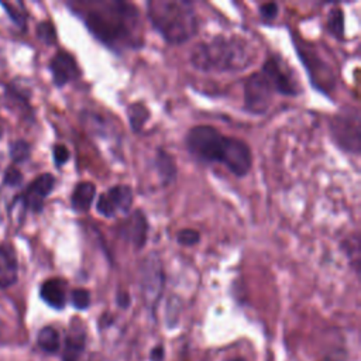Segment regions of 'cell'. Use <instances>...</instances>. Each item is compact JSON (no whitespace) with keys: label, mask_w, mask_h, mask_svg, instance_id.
Segmentation results:
<instances>
[{"label":"cell","mask_w":361,"mask_h":361,"mask_svg":"<svg viewBox=\"0 0 361 361\" xmlns=\"http://www.w3.org/2000/svg\"><path fill=\"white\" fill-rule=\"evenodd\" d=\"M1 135H3V128L0 127V138H1Z\"/></svg>","instance_id":"836d02e7"},{"label":"cell","mask_w":361,"mask_h":361,"mask_svg":"<svg viewBox=\"0 0 361 361\" xmlns=\"http://www.w3.org/2000/svg\"><path fill=\"white\" fill-rule=\"evenodd\" d=\"M259 14L264 20L272 21L279 14V6L276 3H264L259 6Z\"/></svg>","instance_id":"f1b7e54d"},{"label":"cell","mask_w":361,"mask_h":361,"mask_svg":"<svg viewBox=\"0 0 361 361\" xmlns=\"http://www.w3.org/2000/svg\"><path fill=\"white\" fill-rule=\"evenodd\" d=\"M41 299L54 309H63L66 303V293H65V282L58 278L47 279L39 288Z\"/></svg>","instance_id":"5bb4252c"},{"label":"cell","mask_w":361,"mask_h":361,"mask_svg":"<svg viewBox=\"0 0 361 361\" xmlns=\"http://www.w3.org/2000/svg\"><path fill=\"white\" fill-rule=\"evenodd\" d=\"M0 4L4 7V10L7 11L8 17L14 21V24H17V25H20V27H24V25H25L27 14H25V11H24V8H23V4L20 6V8H17L18 3H17V4H11V3H0Z\"/></svg>","instance_id":"484cf974"},{"label":"cell","mask_w":361,"mask_h":361,"mask_svg":"<svg viewBox=\"0 0 361 361\" xmlns=\"http://www.w3.org/2000/svg\"><path fill=\"white\" fill-rule=\"evenodd\" d=\"M54 186L55 176L52 173H41L27 186L23 195L14 199V202H21L24 209H28L34 213H39L44 207L45 199L54 190Z\"/></svg>","instance_id":"30bf717a"},{"label":"cell","mask_w":361,"mask_h":361,"mask_svg":"<svg viewBox=\"0 0 361 361\" xmlns=\"http://www.w3.org/2000/svg\"><path fill=\"white\" fill-rule=\"evenodd\" d=\"M83 350H85L83 330H79V329L71 330L65 338L62 361H79Z\"/></svg>","instance_id":"e0dca14e"},{"label":"cell","mask_w":361,"mask_h":361,"mask_svg":"<svg viewBox=\"0 0 361 361\" xmlns=\"http://www.w3.org/2000/svg\"><path fill=\"white\" fill-rule=\"evenodd\" d=\"M118 234L137 251L144 248L148 240V221L142 210L137 209L118 226Z\"/></svg>","instance_id":"8fae6325"},{"label":"cell","mask_w":361,"mask_h":361,"mask_svg":"<svg viewBox=\"0 0 361 361\" xmlns=\"http://www.w3.org/2000/svg\"><path fill=\"white\" fill-rule=\"evenodd\" d=\"M180 302L176 296L171 298L168 300V306H166V323L169 327H173L178 322V316H179V309H180Z\"/></svg>","instance_id":"4316f807"},{"label":"cell","mask_w":361,"mask_h":361,"mask_svg":"<svg viewBox=\"0 0 361 361\" xmlns=\"http://www.w3.org/2000/svg\"><path fill=\"white\" fill-rule=\"evenodd\" d=\"M261 72L267 76L275 93L283 96H296L300 93V86L298 80L293 79V76L278 58H267V61L262 63Z\"/></svg>","instance_id":"9c48e42d"},{"label":"cell","mask_w":361,"mask_h":361,"mask_svg":"<svg viewBox=\"0 0 361 361\" xmlns=\"http://www.w3.org/2000/svg\"><path fill=\"white\" fill-rule=\"evenodd\" d=\"M37 37L47 45H54L56 42V31L51 21H41L37 25Z\"/></svg>","instance_id":"7402d4cb"},{"label":"cell","mask_w":361,"mask_h":361,"mask_svg":"<svg viewBox=\"0 0 361 361\" xmlns=\"http://www.w3.org/2000/svg\"><path fill=\"white\" fill-rule=\"evenodd\" d=\"M37 343L38 347L49 354H54L59 350L61 341H59V333L56 329H54L52 326H45L39 330L38 337H37Z\"/></svg>","instance_id":"ac0fdd59"},{"label":"cell","mask_w":361,"mask_h":361,"mask_svg":"<svg viewBox=\"0 0 361 361\" xmlns=\"http://www.w3.org/2000/svg\"><path fill=\"white\" fill-rule=\"evenodd\" d=\"M134 193L128 185H114L99 196L96 210L99 214L110 219L117 214H128L133 206Z\"/></svg>","instance_id":"ba28073f"},{"label":"cell","mask_w":361,"mask_h":361,"mask_svg":"<svg viewBox=\"0 0 361 361\" xmlns=\"http://www.w3.org/2000/svg\"><path fill=\"white\" fill-rule=\"evenodd\" d=\"M127 117L134 133H141L144 124L149 118V111L142 103H131L127 107Z\"/></svg>","instance_id":"d6986e66"},{"label":"cell","mask_w":361,"mask_h":361,"mask_svg":"<svg viewBox=\"0 0 361 361\" xmlns=\"http://www.w3.org/2000/svg\"><path fill=\"white\" fill-rule=\"evenodd\" d=\"M52 155H54V161H55V165L56 166H62L63 164H66L69 161V149L62 145V144H56L52 149Z\"/></svg>","instance_id":"f546056e"},{"label":"cell","mask_w":361,"mask_h":361,"mask_svg":"<svg viewBox=\"0 0 361 361\" xmlns=\"http://www.w3.org/2000/svg\"><path fill=\"white\" fill-rule=\"evenodd\" d=\"M155 168L158 171V175L162 180V185L166 186L169 183H172L176 179L178 175V169H176V164L173 157L165 151L164 148H158L157 149V155H155Z\"/></svg>","instance_id":"2e32d148"},{"label":"cell","mask_w":361,"mask_h":361,"mask_svg":"<svg viewBox=\"0 0 361 361\" xmlns=\"http://www.w3.org/2000/svg\"><path fill=\"white\" fill-rule=\"evenodd\" d=\"M176 241L183 247H193L200 241V233L195 228H182L176 234Z\"/></svg>","instance_id":"603a6c76"},{"label":"cell","mask_w":361,"mask_h":361,"mask_svg":"<svg viewBox=\"0 0 361 361\" xmlns=\"http://www.w3.org/2000/svg\"><path fill=\"white\" fill-rule=\"evenodd\" d=\"M185 144L196 161L223 164L237 178H243L251 171L252 154L248 144L240 138L223 135L213 126L192 127L185 137Z\"/></svg>","instance_id":"7a4b0ae2"},{"label":"cell","mask_w":361,"mask_h":361,"mask_svg":"<svg viewBox=\"0 0 361 361\" xmlns=\"http://www.w3.org/2000/svg\"><path fill=\"white\" fill-rule=\"evenodd\" d=\"M274 89L267 76L258 71L251 73L244 82V107L252 114H264L268 111Z\"/></svg>","instance_id":"52a82bcc"},{"label":"cell","mask_w":361,"mask_h":361,"mask_svg":"<svg viewBox=\"0 0 361 361\" xmlns=\"http://www.w3.org/2000/svg\"><path fill=\"white\" fill-rule=\"evenodd\" d=\"M96 196V186L94 183L85 180V182H79L71 196V206L75 212L79 213H86Z\"/></svg>","instance_id":"9a60e30c"},{"label":"cell","mask_w":361,"mask_h":361,"mask_svg":"<svg viewBox=\"0 0 361 361\" xmlns=\"http://www.w3.org/2000/svg\"><path fill=\"white\" fill-rule=\"evenodd\" d=\"M49 71L52 73L54 83L58 87L68 85L69 82L78 79L80 75V71L75 58L66 51H58L52 56L49 62Z\"/></svg>","instance_id":"7c38bea8"},{"label":"cell","mask_w":361,"mask_h":361,"mask_svg":"<svg viewBox=\"0 0 361 361\" xmlns=\"http://www.w3.org/2000/svg\"><path fill=\"white\" fill-rule=\"evenodd\" d=\"M254 62L250 44L240 37L216 35L199 42L190 51V63L206 73L241 72Z\"/></svg>","instance_id":"3957f363"},{"label":"cell","mask_w":361,"mask_h":361,"mask_svg":"<svg viewBox=\"0 0 361 361\" xmlns=\"http://www.w3.org/2000/svg\"><path fill=\"white\" fill-rule=\"evenodd\" d=\"M4 185L7 186H18L23 182V173L18 168L10 166L4 173Z\"/></svg>","instance_id":"83f0119b"},{"label":"cell","mask_w":361,"mask_h":361,"mask_svg":"<svg viewBox=\"0 0 361 361\" xmlns=\"http://www.w3.org/2000/svg\"><path fill=\"white\" fill-rule=\"evenodd\" d=\"M164 355H165V350H164V347H162L161 344L155 345V347L151 350V353H149L151 361H162V360H164Z\"/></svg>","instance_id":"1f68e13d"},{"label":"cell","mask_w":361,"mask_h":361,"mask_svg":"<svg viewBox=\"0 0 361 361\" xmlns=\"http://www.w3.org/2000/svg\"><path fill=\"white\" fill-rule=\"evenodd\" d=\"M147 16L152 28L171 45L188 42L199 30L196 10L186 0H149Z\"/></svg>","instance_id":"277c9868"},{"label":"cell","mask_w":361,"mask_h":361,"mask_svg":"<svg viewBox=\"0 0 361 361\" xmlns=\"http://www.w3.org/2000/svg\"><path fill=\"white\" fill-rule=\"evenodd\" d=\"M343 250L345 251L347 257L354 261V267L355 269H358V265H360V238L358 235H353L347 240L345 244H343Z\"/></svg>","instance_id":"cb8c5ba5"},{"label":"cell","mask_w":361,"mask_h":361,"mask_svg":"<svg viewBox=\"0 0 361 361\" xmlns=\"http://www.w3.org/2000/svg\"><path fill=\"white\" fill-rule=\"evenodd\" d=\"M233 361H245V360L244 358H234Z\"/></svg>","instance_id":"d6a6232c"},{"label":"cell","mask_w":361,"mask_h":361,"mask_svg":"<svg viewBox=\"0 0 361 361\" xmlns=\"http://www.w3.org/2000/svg\"><path fill=\"white\" fill-rule=\"evenodd\" d=\"M71 302L79 310L87 309L89 305H90V293H89V290L83 289V288L73 289L72 293H71Z\"/></svg>","instance_id":"d4e9b609"},{"label":"cell","mask_w":361,"mask_h":361,"mask_svg":"<svg viewBox=\"0 0 361 361\" xmlns=\"http://www.w3.org/2000/svg\"><path fill=\"white\" fill-rule=\"evenodd\" d=\"M116 302L121 309H127L131 303V299H130V295L127 292H118L117 296H116Z\"/></svg>","instance_id":"4dcf8cb0"},{"label":"cell","mask_w":361,"mask_h":361,"mask_svg":"<svg viewBox=\"0 0 361 361\" xmlns=\"http://www.w3.org/2000/svg\"><path fill=\"white\" fill-rule=\"evenodd\" d=\"M329 131L334 144L350 154H360L361 133L360 113L354 107H343L329 121Z\"/></svg>","instance_id":"5b68a950"},{"label":"cell","mask_w":361,"mask_h":361,"mask_svg":"<svg viewBox=\"0 0 361 361\" xmlns=\"http://www.w3.org/2000/svg\"><path fill=\"white\" fill-rule=\"evenodd\" d=\"M327 30L337 39H343L344 37V14L340 7H334L330 10L327 16Z\"/></svg>","instance_id":"ffe728a7"},{"label":"cell","mask_w":361,"mask_h":361,"mask_svg":"<svg viewBox=\"0 0 361 361\" xmlns=\"http://www.w3.org/2000/svg\"><path fill=\"white\" fill-rule=\"evenodd\" d=\"M18 279L17 257L11 245L0 243V289L10 288Z\"/></svg>","instance_id":"4fadbf2b"},{"label":"cell","mask_w":361,"mask_h":361,"mask_svg":"<svg viewBox=\"0 0 361 361\" xmlns=\"http://www.w3.org/2000/svg\"><path fill=\"white\" fill-rule=\"evenodd\" d=\"M73 11L83 20L92 35L114 51L142 45L138 8L121 0L80 1Z\"/></svg>","instance_id":"6da1fadb"},{"label":"cell","mask_w":361,"mask_h":361,"mask_svg":"<svg viewBox=\"0 0 361 361\" xmlns=\"http://www.w3.org/2000/svg\"><path fill=\"white\" fill-rule=\"evenodd\" d=\"M164 286L165 272L162 261L157 252H151L141 264V292L144 302L151 313L155 312V307L162 296Z\"/></svg>","instance_id":"8992f818"},{"label":"cell","mask_w":361,"mask_h":361,"mask_svg":"<svg viewBox=\"0 0 361 361\" xmlns=\"http://www.w3.org/2000/svg\"><path fill=\"white\" fill-rule=\"evenodd\" d=\"M31 155V147L25 140H16L10 144V157L14 162H24Z\"/></svg>","instance_id":"44dd1931"}]
</instances>
